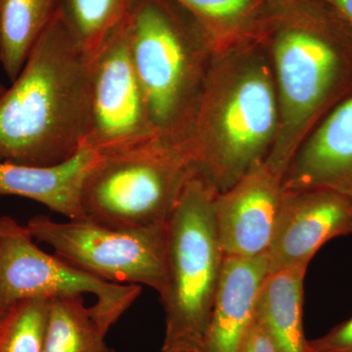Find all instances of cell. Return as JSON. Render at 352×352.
<instances>
[{
	"instance_id": "obj_1",
	"label": "cell",
	"mask_w": 352,
	"mask_h": 352,
	"mask_svg": "<svg viewBox=\"0 0 352 352\" xmlns=\"http://www.w3.org/2000/svg\"><path fill=\"white\" fill-rule=\"evenodd\" d=\"M263 43L279 104L276 140L265 160L284 175L300 146L352 95V24L326 0H270Z\"/></svg>"
},
{
	"instance_id": "obj_2",
	"label": "cell",
	"mask_w": 352,
	"mask_h": 352,
	"mask_svg": "<svg viewBox=\"0 0 352 352\" xmlns=\"http://www.w3.org/2000/svg\"><path fill=\"white\" fill-rule=\"evenodd\" d=\"M89 117L90 59L59 12L0 95V162L64 163L85 147Z\"/></svg>"
},
{
	"instance_id": "obj_3",
	"label": "cell",
	"mask_w": 352,
	"mask_h": 352,
	"mask_svg": "<svg viewBox=\"0 0 352 352\" xmlns=\"http://www.w3.org/2000/svg\"><path fill=\"white\" fill-rule=\"evenodd\" d=\"M278 129L276 82L259 41L212 56L178 146L220 193L267 159Z\"/></svg>"
},
{
	"instance_id": "obj_4",
	"label": "cell",
	"mask_w": 352,
	"mask_h": 352,
	"mask_svg": "<svg viewBox=\"0 0 352 352\" xmlns=\"http://www.w3.org/2000/svg\"><path fill=\"white\" fill-rule=\"evenodd\" d=\"M129 43L153 129L178 145L214 56L208 39L173 0H138L129 14Z\"/></svg>"
},
{
	"instance_id": "obj_5",
	"label": "cell",
	"mask_w": 352,
	"mask_h": 352,
	"mask_svg": "<svg viewBox=\"0 0 352 352\" xmlns=\"http://www.w3.org/2000/svg\"><path fill=\"white\" fill-rule=\"evenodd\" d=\"M217 193L194 168L166 222L163 346L201 347L207 333L226 258L215 222Z\"/></svg>"
},
{
	"instance_id": "obj_6",
	"label": "cell",
	"mask_w": 352,
	"mask_h": 352,
	"mask_svg": "<svg viewBox=\"0 0 352 352\" xmlns=\"http://www.w3.org/2000/svg\"><path fill=\"white\" fill-rule=\"evenodd\" d=\"M193 170L179 146L160 138L99 154L83 179V214L112 228L164 226Z\"/></svg>"
},
{
	"instance_id": "obj_7",
	"label": "cell",
	"mask_w": 352,
	"mask_h": 352,
	"mask_svg": "<svg viewBox=\"0 0 352 352\" xmlns=\"http://www.w3.org/2000/svg\"><path fill=\"white\" fill-rule=\"evenodd\" d=\"M140 293L138 285L112 283L51 256L34 242L27 227L0 217V305L6 309L29 298L89 294L96 298L89 307L92 317L107 335Z\"/></svg>"
},
{
	"instance_id": "obj_8",
	"label": "cell",
	"mask_w": 352,
	"mask_h": 352,
	"mask_svg": "<svg viewBox=\"0 0 352 352\" xmlns=\"http://www.w3.org/2000/svg\"><path fill=\"white\" fill-rule=\"evenodd\" d=\"M166 226L118 229L87 219L57 222L36 215L25 227L59 258L94 276L112 283L144 285L162 294L166 286Z\"/></svg>"
},
{
	"instance_id": "obj_9",
	"label": "cell",
	"mask_w": 352,
	"mask_h": 352,
	"mask_svg": "<svg viewBox=\"0 0 352 352\" xmlns=\"http://www.w3.org/2000/svg\"><path fill=\"white\" fill-rule=\"evenodd\" d=\"M157 138L132 61L129 15L90 59V117L85 147L104 154Z\"/></svg>"
},
{
	"instance_id": "obj_10",
	"label": "cell",
	"mask_w": 352,
	"mask_h": 352,
	"mask_svg": "<svg viewBox=\"0 0 352 352\" xmlns=\"http://www.w3.org/2000/svg\"><path fill=\"white\" fill-rule=\"evenodd\" d=\"M352 234V199L327 189H284L267 254L270 272L307 268L322 245Z\"/></svg>"
},
{
	"instance_id": "obj_11",
	"label": "cell",
	"mask_w": 352,
	"mask_h": 352,
	"mask_svg": "<svg viewBox=\"0 0 352 352\" xmlns=\"http://www.w3.org/2000/svg\"><path fill=\"white\" fill-rule=\"evenodd\" d=\"M283 183L284 175L264 161L230 188L217 193L215 222L224 256L254 258L267 254Z\"/></svg>"
},
{
	"instance_id": "obj_12",
	"label": "cell",
	"mask_w": 352,
	"mask_h": 352,
	"mask_svg": "<svg viewBox=\"0 0 352 352\" xmlns=\"http://www.w3.org/2000/svg\"><path fill=\"white\" fill-rule=\"evenodd\" d=\"M284 189H327L352 199V95L310 132L284 177Z\"/></svg>"
},
{
	"instance_id": "obj_13",
	"label": "cell",
	"mask_w": 352,
	"mask_h": 352,
	"mask_svg": "<svg viewBox=\"0 0 352 352\" xmlns=\"http://www.w3.org/2000/svg\"><path fill=\"white\" fill-rule=\"evenodd\" d=\"M270 273L267 254L254 258L226 256L201 352H242L256 321L259 291Z\"/></svg>"
},
{
	"instance_id": "obj_14",
	"label": "cell",
	"mask_w": 352,
	"mask_h": 352,
	"mask_svg": "<svg viewBox=\"0 0 352 352\" xmlns=\"http://www.w3.org/2000/svg\"><path fill=\"white\" fill-rule=\"evenodd\" d=\"M98 155L83 147L76 156L54 166L0 162V195L31 199L69 220L85 219L80 191L83 179Z\"/></svg>"
},
{
	"instance_id": "obj_15",
	"label": "cell",
	"mask_w": 352,
	"mask_h": 352,
	"mask_svg": "<svg viewBox=\"0 0 352 352\" xmlns=\"http://www.w3.org/2000/svg\"><path fill=\"white\" fill-rule=\"evenodd\" d=\"M173 1L198 23L214 55L263 41L270 24V0Z\"/></svg>"
},
{
	"instance_id": "obj_16",
	"label": "cell",
	"mask_w": 352,
	"mask_h": 352,
	"mask_svg": "<svg viewBox=\"0 0 352 352\" xmlns=\"http://www.w3.org/2000/svg\"><path fill=\"white\" fill-rule=\"evenodd\" d=\"M307 268L270 272L256 305V319L278 352H308L303 332V284Z\"/></svg>"
},
{
	"instance_id": "obj_17",
	"label": "cell",
	"mask_w": 352,
	"mask_h": 352,
	"mask_svg": "<svg viewBox=\"0 0 352 352\" xmlns=\"http://www.w3.org/2000/svg\"><path fill=\"white\" fill-rule=\"evenodd\" d=\"M62 0H6L0 11V63L14 82Z\"/></svg>"
},
{
	"instance_id": "obj_18",
	"label": "cell",
	"mask_w": 352,
	"mask_h": 352,
	"mask_svg": "<svg viewBox=\"0 0 352 352\" xmlns=\"http://www.w3.org/2000/svg\"><path fill=\"white\" fill-rule=\"evenodd\" d=\"M82 296L50 298L43 352H109Z\"/></svg>"
},
{
	"instance_id": "obj_19",
	"label": "cell",
	"mask_w": 352,
	"mask_h": 352,
	"mask_svg": "<svg viewBox=\"0 0 352 352\" xmlns=\"http://www.w3.org/2000/svg\"><path fill=\"white\" fill-rule=\"evenodd\" d=\"M138 0H62L59 12L89 59Z\"/></svg>"
},
{
	"instance_id": "obj_20",
	"label": "cell",
	"mask_w": 352,
	"mask_h": 352,
	"mask_svg": "<svg viewBox=\"0 0 352 352\" xmlns=\"http://www.w3.org/2000/svg\"><path fill=\"white\" fill-rule=\"evenodd\" d=\"M50 298L21 300L0 325V352H43Z\"/></svg>"
},
{
	"instance_id": "obj_21",
	"label": "cell",
	"mask_w": 352,
	"mask_h": 352,
	"mask_svg": "<svg viewBox=\"0 0 352 352\" xmlns=\"http://www.w3.org/2000/svg\"><path fill=\"white\" fill-rule=\"evenodd\" d=\"M308 352H352V316L326 335L308 340Z\"/></svg>"
},
{
	"instance_id": "obj_22",
	"label": "cell",
	"mask_w": 352,
	"mask_h": 352,
	"mask_svg": "<svg viewBox=\"0 0 352 352\" xmlns=\"http://www.w3.org/2000/svg\"><path fill=\"white\" fill-rule=\"evenodd\" d=\"M242 352H278L270 338L256 319L250 329Z\"/></svg>"
},
{
	"instance_id": "obj_23",
	"label": "cell",
	"mask_w": 352,
	"mask_h": 352,
	"mask_svg": "<svg viewBox=\"0 0 352 352\" xmlns=\"http://www.w3.org/2000/svg\"><path fill=\"white\" fill-rule=\"evenodd\" d=\"M352 24V0H326Z\"/></svg>"
},
{
	"instance_id": "obj_24",
	"label": "cell",
	"mask_w": 352,
	"mask_h": 352,
	"mask_svg": "<svg viewBox=\"0 0 352 352\" xmlns=\"http://www.w3.org/2000/svg\"><path fill=\"white\" fill-rule=\"evenodd\" d=\"M161 352H201V347L196 346H163Z\"/></svg>"
},
{
	"instance_id": "obj_25",
	"label": "cell",
	"mask_w": 352,
	"mask_h": 352,
	"mask_svg": "<svg viewBox=\"0 0 352 352\" xmlns=\"http://www.w3.org/2000/svg\"><path fill=\"white\" fill-rule=\"evenodd\" d=\"M7 312H8V310L0 305V325H1L2 322L6 319Z\"/></svg>"
},
{
	"instance_id": "obj_26",
	"label": "cell",
	"mask_w": 352,
	"mask_h": 352,
	"mask_svg": "<svg viewBox=\"0 0 352 352\" xmlns=\"http://www.w3.org/2000/svg\"><path fill=\"white\" fill-rule=\"evenodd\" d=\"M6 88L7 87H4V85H2L1 82H0V95H1L2 94H3L4 91H6Z\"/></svg>"
},
{
	"instance_id": "obj_27",
	"label": "cell",
	"mask_w": 352,
	"mask_h": 352,
	"mask_svg": "<svg viewBox=\"0 0 352 352\" xmlns=\"http://www.w3.org/2000/svg\"><path fill=\"white\" fill-rule=\"evenodd\" d=\"M6 0H0V11H1L2 6H3L4 2H6Z\"/></svg>"
},
{
	"instance_id": "obj_28",
	"label": "cell",
	"mask_w": 352,
	"mask_h": 352,
	"mask_svg": "<svg viewBox=\"0 0 352 352\" xmlns=\"http://www.w3.org/2000/svg\"><path fill=\"white\" fill-rule=\"evenodd\" d=\"M109 352H115V351H113V349H110V351H109Z\"/></svg>"
}]
</instances>
